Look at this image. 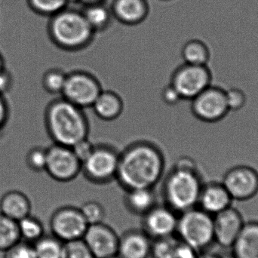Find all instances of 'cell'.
Segmentation results:
<instances>
[{
  "mask_svg": "<svg viewBox=\"0 0 258 258\" xmlns=\"http://www.w3.org/2000/svg\"><path fill=\"white\" fill-rule=\"evenodd\" d=\"M50 33L59 47L75 51L85 48L90 42L94 30L83 14L61 11L54 15L50 25Z\"/></svg>",
  "mask_w": 258,
  "mask_h": 258,
  "instance_id": "277c9868",
  "label": "cell"
},
{
  "mask_svg": "<svg viewBox=\"0 0 258 258\" xmlns=\"http://www.w3.org/2000/svg\"><path fill=\"white\" fill-rule=\"evenodd\" d=\"M83 239L95 258L117 255L119 236L104 222L89 225Z\"/></svg>",
  "mask_w": 258,
  "mask_h": 258,
  "instance_id": "5bb4252c",
  "label": "cell"
},
{
  "mask_svg": "<svg viewBox=\"0 0 258 258\" xmlns=\"http://www.w3.org/2000/svg\"><path fill=\"white\" fill-rule=\"evenodd\" d=\"M18 224L21 240L24 242L34 244L45 235L43 223L31 214L20 220Z\"/></svg>",
  "mask_w": 258,
  "mask_h": 258,
  "instance_id": "d4e9b609",
  "label": "cell"
},
{
  "mask_svg": "<svg viewBox=\"0 0 258 258\" xmlns=\"http://www.w3.org/2000/svg\"><path fill=\"white\" fill-rule=\"evenodd\" d=\"M179 214L166 205L157 204L142 217V230L153 241L174 236Z\"/></svg>",
  "mask_w": 258,
  "mask_h": 258,
  "instance_id": "4fadbf2b",
  "label": "cell"
},
{
  "mask_svg": "<svg viewBox=\"0 0 258 258\" xmlns=\"http://www.w3.org/2000/svg\"><path fill=\"white\" fill-rule=\"evenodd\" d=\"M212 71L208 66L183 63L173 73L170 84L182 100L192 101L212 85Z\"/></svg>",
  "mask_w": 258,
  "mask_h": 258,
  "instance_id": "ba28073f",
  "label": "cell"
},
{
  "mask_svg": "<svg viewBox=\"0 0 258 258\" xmlns=\"http://www.w3.org/2000/svg\"><path fill=\"white\" fill-rule=\"evenodd\" d=\"M13 85V76L8 71L7 68H5L0 72V94L5 95L10 92Z\"/></svg>",
  "mask_w": 258,
  "mask_h": 258,
  "instance_id": "74e56055",
  "label": "cell"
},
{
  "mask_svg": "<svg viewBox=\"0 0 258 258\" xmlns=\"http://www.w3.org/2000/svg\"><path fill=\"white\" fill-rule=\"evenodd\" d=\"M231 249L236 258H258V221L245 222Z\"/></svg>",
  "mask_w": 258,
  "mask_h": 258,
  "instance_id": "44dd1931",
  "label": "cell"
},
{
  "mask_svg": "<svg viewBox=\"0 0 258 258\" xmlns=\"http://www.w3.org/2000/svg\"><path fill=\"white\" fill-rule=\"evenodd\" d=\"M92 107L99 119L104 121H113L122 114L124 110V103L122 98L116 92L102 90Z\"/></svg>",
  "mask_w": 258,
  "mask_h": 258,
  "instance_id": "7402d4cb",
  "label": "cell"
},
{
  "mask_svg": "<svg viewBox=\"0 0 258 258\" xmlns=\"http://www.w3.org/2000/svg\"><path fill=\"white\" fill-rule=\"evenodd\" d=\"M33 245L36 258H63V242L53 235H46Z\"/></svg>",
  "mask_w": 258,
  "mask_h": 258,
  "instance_id": "484cf974",
  "label": "cell"
},
{
  "mask_svg": "<svg viewBox=\"0 0 258 258\" xmlns=\"http://www.w3.org/2000/svg\"><path fill=\"white\" fill-rule=\"evenodd\" d=\"M176 236L198 252L215 243L213 216L199 207L179 215Z\"/></svg>",
  "mask_w": 258,
  "mask_h": 258,
  "instance_id": "5b68a950",
  "label": "cell"
},
{
  "mask_svg": "<svg viewBox=\"0 0 258 258\" xmlns=\"http://www.w3.org/2000/svg\"><path fill=\"white\" fill-rule=\"evenodd\" d=\"M199 252L176 235L153 241L150 258H198Z\"/></svg>",
  "mask_w": 258,
  "mask_h": 258,
  "instance_id": "ac0fdd59",
  "label": "cell"
},
{
  "mask_svg": "<svg viewBox=\"0 0 258 258\" xmlns=\"http://www.w3.org/2000/svg\"><path fill=\"white\" fill-rule=\"evenodd\" d=\"M10 117V108L5 95L0 94V132L6 128Z\"/></svg>",
  "mask_w": 258,
  "mask_h": 258,
  "instance_id": "f35d334b",
  "label": "cell"
},
{
  "mask_svg": "<svg viewBox=\"0 0 258 258\" xmlns=\"http://www.w3.org/2000/svg\"><path fill=\"white\" fill-rule=\"evenodd\" d=\"M215 242L224 248H231L245 225L242 214L233 207L213 216Z\"/></svg>",
  "mask_w": 258,
  "mask_h": 258,
  "instance_id": "9a60e30c",
  "label": "cell"
},
{
  "mask_svg": "<svg viewBox=\"0 0 258 258\" xmlns=\"http://www.w3.org/2000/svg\"><path fill=\"white\" fill-rule=\"evenodd\" d=\"M124 204L132 215L141 216L150 212L157 203L154 188H135L125 190Z\"/></svg>",
  "mask_w": 258,
  "mask_h": 258,
  "instance_id": "ffe728a7",
  "label": "cell"
},
{
  "mask_svg": "<svg viewBox=\"0 0 258 258\" xmlns=\"http://www.w3.org/2000/svg\"><path fill=\"white\" fill-rule=\"evenodd\" d=\"M110 258H121V257H119V256L116 255V256H115V257H110Z\"/></svg>",
  "mask_w": 258,
  "mask_h": 258,
  "instance_id": "ee69618b",
  "label": "cell"
},
{
  "mask_svg": "<svg viewBox=\"0 0 258 258\" xmlns=\"http://www.w3.org/2000/svg\"><path fill=\"white\" fill-rule=\"evenodd\" d=\"M226 98L230 112L239 111L246 105V95L239 88L233 87L226 90Z\"/></svg>",
  "mask_w": 258,
  "mask_h": 258,
  "instance_id": "836d02e7",
  "label": "cell"
},
{
  "mask_svg": "<svg viewBox=\"0 0 258 258\" xmlns=\"http://www.w3.org/2000/svg\"><path fill=\"white\" fill-rule=\"evenodd\" d=\"M45 171L56 181H72L82 172V162L68 146L53 144L47 148Z\"/></svg>",
  "mask_w": 258,
  "mask_h": 258,
  "instance_id": "8fae6325",
  "label": "cell"
},
{
  "mask_svg": "<svg viewBox=\"0 0 258 258\" xmlns=\"http://www.w3.org/2000/svg\"><path fill=\"white\" fill-rule=\"evenodd\" d=\"M95 147V144L91 142L89 138H87L79 141L78 143L71 147V148H72L74 154L78 158L79 160L83 163L90 156Z\"/></svg>",
  "mask_w": 258,
  "mask_h": 258,
  "instance_id": "d590c367",
  "label": "cell"
},
{
  "mask_svg": "<svg viewBox=\"0 0 258 258\" xmlns=\"http://www.w3.org/2000/svg\"><path fill=\"white\" fill-rule=\"evenodd\" d=\"M165 165L159 147L150 141H136L119 153L116 180L125 190L154 188L162 180Z\"/></svg>",
  "mask_w": 258,
  "mask_h": 258,
  "instance_id": "6da1fadb",
  "label": "cell"
},
{
  "mask_svg": "<svg viewBox=\"0 0 258 258\" xmlns=\"http://www.w3.org/2000/svg\"><path fill=\"white\" fill-rule=\"evenodd\" d=\"M221 258H236L232 253L229 254H221Z\"/></svg>",
  "mask_w": 258,
  "mask_h": 258,
  "instance_id": "b9f144b4",
  "label": "cell"
},
{
  "mask_svg": "<svg viewBox=\"0 0 258 258\" xmlns=\"http://www.w3.org/2000/svg\"><path fill=\"white\" fill-rule=\"evenodd\" d=\"M203 184L195 160L187 156L180 158L164 180L162 189L164 204L179 215L197 207Z\"/></svg>",
  "mask_w": 258,
  "mask_h": 258,
  "instance_id": "7a4b0ae2",
  "label": "cell"
},
{
  "mask_svg": "<svg viewBox=\"0 0 258 258\" xmlns=\"http://www.w3.org/2000/svg\"><path fill=\"white\" fill-rule=\"evenodd\" d=\"M79 1L88 2V3H91V2L95 1V0H79Z\"/></svg>",
  "mask_w": 258,
  "mask_h": 258,
  "instance_id": "7bdbcfd3",
  "label": "cell"
},
{
  "mask_svg": "<svg viewBox=\"0 0 258 258\" xmlns=\"http://www.w3.org/2000/svg\"><path fill=\"white\" fill-rule=\"evenodd\" d=\"M233 202V198L222 182L211 181L203 184L197 207L215 216L231 207Z\"/></svg>",
  "mask_w": 258,
  "mask_h": 258,
  "instance_id": "2e32d148",
  "label": "cell"
},
{
  "mask_svg": "<svg viewBox=\"0 0 258 258\" xmlns=\"http://www.w3.org/2000/svg\"><path fill=\"white\" fill-rule=\"evenodd\" d=\"M6 68V63H5V59L4 57L2 55L1 53H0V72Z\"/></svg>",
  "mask_w": 258,
  "mask_h": 258,
  "instance_id": "60d3db41",
  "label": "cell"
},
{
  "mask_svg": "<svg viewBox=\"0 0 258 258\" xmlns=\"http://www.w3.org/2000/svg\"><path fill=\"white\" fill-rule=\"evenodd\" d=\"M80 209L89 225L104 222L106 211L99 202L94 200L86 202Z\"/></svg>",
  "mask_w": 258,
  "mask_h": 258,
  "instance_id": "f546056e",
  "label": "cell"
},
{
  "mask_svg": "<svg viewBox=\"0 0 258 258\" xmlns=\"http://www.w3.org/2000/svg\"><path fill=\"white\" fill-rule=\"evenodd\" d=\"M191 111L199 120L215 123L223 120L230 113L226 90L211 85L192 100Z\"/></svg>",
  "mask_w": 258,
  "mask_h": 258,
  "instance_id": "30bf717a",
  "label": "cell"
},
{
  "mask_svg": "<svg viewBox=\"0 0 258 258\" xmlns=\"http://www.w3.org/2000/svg\"><path fill=\"white\" fill-rule=\"evenodd\" d=\"M68 0H29L30 6L42 15H54L64 9Z\"/></svg>",
  "mask_w": 258,
  "mask_h": 258,
  "instance_id": "1f68e13d",
  "label": "cell"
},
{
  "mask_svg": "<svg viewBox=\"0 0 258 258\" xmlns=\"http://www.w3.org/2000/svg\"><path fill=\"white\" fill-rule=\"evenodd\" d=\"M161 97H162L163 102L166 104L167 105L169 106L176 105L182 101V98H180L178 92L174 89V86L170 83L164 88Z\"/></svg>",
  "mask_w": 258,
  "mask_h": 258,
  "instance_id": "8d00e7d4",
  "label": "cell"
},
{
  "mask_svg": "<svg viewBox=\"0 0 258 258\" xmlns=\"http://www.w3.org/2000/svg\"><path fill=\"white\" fill-rule=\"evenodd\" d=\"M114 9L122 21L130 24L141 21L147 13L144 0H116Z\"/></svg>",
  "mask_w": 258,
  "mask_h": 258,
  "instance_id": "cb8c5ba5",
  "label": "cell"
},
{
  "mask_svg": "<svg viewBox=\"0 0 258 258\" xmlns=\"http://www.w3.org/2000/svg\"><path fill=\"white\" fill-rule=\"evenodd\" d=\"M221 182L233 201H248L258 194V171L249 165L232 167L226 171Z\"/></svg>",
  "mask_w": 258,
  "mask_h": 258,
  "instance_id": "7c38bea8",
  "label": "cell"
},
{
  "mask_svg": "<svg viewBox=\"0 0 258 258\" xmlns=\"http://www.w3.org/2000/svg\"><path fill=\"white\" fill-rule=\"evenodd\" d=\"M102 90L99 80L93 74L84 71H74L67 76L61 96L84 110L92 107Z\"/></svg>",
  "mask_w": 258,
  "mask_h": 258,
  "instance_id": "52a82bcc",
  "label": "cell"
},
{
  "mask_svg": "<svg viewBox=\"0 0 258 258\" xmlns=\"http://www.w3.org/2000/svg\"><path fill=\"white\" fill-rule=\"evenodd\" d=\"M51 234L64 242L83 239L89 224L80 208L62 206L56 209L49 221Z\"/></svg>",
  "mask_w": 258,
  "mask_h": 258,
  "instance_id": "9c48e42d",
  "label": "cell"
},
{
  "mask_svg": "<svg viewBox=\"0 0 258 258\" xmlns=\"http://www.w3.org/2000/svg\"><path fill=\"white\" fill-rule=\"evenodd\" d=\"M182 58L185 63L208 66L211 58L209 46L200 39L188 41L182 48Z\"/></svg>",
  "mask_w": 258,
  "mask_h": 258,
  "instance_id": "603a6c76",
  "label": "cell"
},
{
  "mask_svg": "<svg viewBox=\"0 0 258 258\" xmlns=\"http://www.w3.org/2000/svg\"><path fill=\"white\" fill-rule=\"evenodd\" d=\"M153 241L142 229H132L119 236L117 255L121 258H150Z\"/></svg>",
  "mask_w": 258,
  "mask_h": 258,
  "instance_id": "e0dca14e",
  "label": "cell"
},
{
  "mask_svg": "<svg viewBox=\"0 0 258 258\" xmlns=\"http://www.w3.org/2000/svg\"><path fill=\"white\" fill-rule=\"evenodd\" d=\"M68 74L60 68H51L42 77V87L51 95H61Z\"/></svg>",
  "mask_w": 258,
  "mask_h": 258,
  "instance_id": "83f0119b",
  "label": "cell"
},
{
  "mask_svg": "<svg viewBox=\"0 0 258 258\" xmlns=\"http://www.w3.org/2000/svg\"><path fill=\"white\" fill-rule=\"evenodd\" d=\"M31 211L30 199L21 191H8L0 199V213L17 222L30 215Z\"/></svg>",
  "mask_w": 258,
  "mask_h": 258,
  "instance_id": "d6986e66",
  "label": "cell"
},
{
  "mask_svg": "<svg viewBox=\"0 0 258 258\" xmlns=\"http://www.w3.org/2000/svg\"><path fill=\"white\" fill-rule=\"evenodd\" d=\"M45 125L54 144L71 147L89 136V122L83 109L63 98L48 104Z\"/></svg>",
  "mask_w": 258,
  "mask_h": 258,
  "instance_id": "3957f363",
  "label": "cell"
},
{
  "mask_svg": "<svg viewBox=\"0 0 258 258\" xmlns=\"http://www.w3.org/2000/svg\"><path fill=\"white\" fill-rule=\"evenodd\" d=\"M198 258H221V254L206 250L199 252Z\"/></svg>",
  "mask_w": 258,
  "mask_h": 258,
  "instance_id": "ab89813d",
  "label": "cell"
},
{
  "mask_svg": "<svg viewBox=\"0 0 258 258\" xmlns=\"http://www.w3.org/2000/svg\"><path fill=\"white\" fill-rule=\"evenodd\" d=\"M63 258H95L83 239L64 242Z\"/></svg>",
  "mask_w": 258,
  "mask_h": 258,
  "instance_id": "d6a6232c",
  "label": "cell"
},
{
  "mask_svg": "<svg viewBox=\"0 0 258 258\" xmlns=\"http://www.w3.org/2000/svg\"><path fill=\"white\" fill-rule=\"evenodd\" d=\"M19 241L18 222L0 213V251L5 252Z\"/></svg>",
  "mask_w": 258,
  "mask_h": 258,
  "instance_id": "4316f807",
  "label": "cell"
},
{
  "mask_svg": "<svg viewBox=\"0 0 258 258\" xmlns=\"http://www.w3.org/2000/svg\"><path fill=\"white\" fill-rule=\"evenodd\" d=\"M3 253V258H36L33 244L22 240Z\"/></svg>",
  "mask_w": 258,
  "mask_h": 258,
  "instance_id": "e575fe53",
  "label": "cell"
},
{
  "mask_svg": "<svg viewBox=\"0 0 258 258\" xmlns=\"http://www.w3.org/2000/svg\"><path fill=\"white\" fill-rule=\"evenodd\" d=\"M25 162L29 169L34 172L45 171L47 148L37 146L30 149L26 155Z\"/></svg>",
  "mask_w": 258,
  "mask_h": 258,
  "instance_id": "4dcf8cb0",
  "label": "cell"
},
{
  "mask_svg": "<svg viewBox=\"0 0 258 258\" xmlns=\"http://www.w3.org/2000/svg\"><path fill=\"white\" fill-rule=\"evenodd\" d=\"M83 15L94 31L104 28L110 19L108 11L104 6L99 5L89 6L85 11Z\"/></svg>",
  "mask_w": 258,
  "mask_h": 258,
  "instance_id": "f1b7e54d",
  "label": "cell"
},
{
  "mask_svg": "<svg viewBox=\"0 0 258 258\" xmlns=\"http://www.w3.org/2000/svg\"><path fill=\"white\" fill-rule=\"evenodd\" d=\"M119 153L107 144L95 145L90 156L82 163V172L89 181L106 184L116 180Z\"/></svg>",
  "mask_w": 258,
  "mask_h": 258,
  "instance_id": "8992f818",
  "label": "cell"
}]
</instances>
